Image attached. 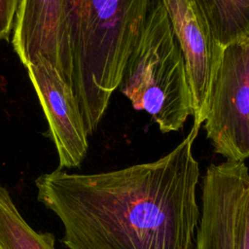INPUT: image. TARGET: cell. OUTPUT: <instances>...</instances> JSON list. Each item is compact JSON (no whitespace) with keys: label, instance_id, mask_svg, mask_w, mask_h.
I'll list each match as a JSON object with an SVG mask.
<instances>
[{"label":"cell","instance_id":"6da1fadb","mask_svg":"<svg viewBox=\"0 0 249 249\" xmlns=\"http://www.w3.org/2000/svg\"><path fill=\"white\" fill-rule=\"evenodd\" d=\"M199 125L151 162L95 174L57 168L35 180L37 199L62 223L68 249H196Z\"/></svg>","mask_w":249,"mask_h":249},{"label":"cell","instance_id":"8992f818","mask_svg":"<svg viewBox=\"0 0 249 249\" xmlns=\"http://www.w3.org/2000/svg\"><path fill=\"white\" fill-rule=\"evenodd\" d=\"M182 49L193 99L194 124L206 118L208 100L224 48L196 0H161Z\"/></svg>","mask_w":249,"mask_h":249},{"label":"cell","instance_id":"ba28073f","mask_svg":"<svg viewBox=\"0 0 249 249\" xmlns=\"http://www.w3.org/2000/svg\"><path fill=\"white\" fill-rule=\"evenodd\" d=\"M248 186L244 161L227 160L207 167L196 249H234L237 210Z\"/></svg>","mask_w":249,"mask_h":249},{"label":"cell","instance_id":"3957f363","mask_svg":"<svg viewBox=\"0 0 249 249\" xmlns=\"http://www.w3.org/2000/svg\"><path fill=\"white\" fill-rule=\"evenodd\" d=\"M118 89L163 133L179 130L193 115L185 57L161 0L150 1Z\"/></svg>","mask_w":249,"mask_h":249},{"label":"cell","instance_id":"7a4b0ae2","mask_svg":"<svg viewBox=\"0 0 249 249\" xmlns=\"http://www.w3.org/2000/svg\"><path fill=\"white\" fill-rule=\"evenodd\" d=\"M151 0H65L71 89L91 135L118 89Z\"/></svg>","mask_w":249,"mask_h":249},{"label":"cell","instance_id":"52a82bcc","mask_svg":"<svg viewBox=\"0 0 249 249\" xmlns=\"http://www.w3.org/2000/svg\"><path fill=\"white\" fill-rule=\"evenodd\" d=\"M26 69L49 124L48 136L55 146L58 168L78 167L88 152L89 134L71 88L45 61Z\"/></svg>","mask_w":249,"mask_h":249},{"label":"cell","instance_id":"277c9868","mask_svg":"<svg viewBox=\"0 0 249 249\" xmlns=\"http://www.w3.org/2000/svg\"><path fill=\"white\" fill-rule=\"evenodd\" d=\"M204 122L217 154L240 161L249 158V40L224 48Z\"/></svg>","mask_w":249,"mask_h":249},{"label":"cell","instance_id":"7c38bea8","mask_svg":"<svg viewBox=\"0 0 249 249\" xmlns=\"http://www.w3.org/2000/svg\"><path fill=\"white\" fill-rule=\"evenodd\" d=\"M18 3L19 0H0V41L9 39Z\"/></svg>","mask_w":249,"mask_h":249},{"label":"cell","instance_id":"30bf717a","mask_svg":"<svg viewBox=\"0 0 249 249\" xmlns=\"http://www.w3.org/2000/svg\"><path fill=\"white\" fill-rule=\"evenodd\" d=\"M0 249H56L51 232L36 231L21 216L9 191L0 185Z\"/></svg>","mask_w":249,"mask_h":249},{"label":"cell","instance_id":"9c48e42d","mask_svg":"<svg viewBox=\"0 0 249 249\" xmlns=\"http://www.w3.org/2000/svg\"><path fill=\"white\" fill-rule=\"evenodd\" d=\"M220 45L249 40V0H196Z\"/></svg>","mask_w":249,"mask_h":249},{"label":"cell","instance_id":"5b68a950","mask_svg":"<svg viewBox=\"0 0 249 249\" xmlns=\"http://www.w3.org/2000/svg\"><path fill=\"white\" fill-rule=\"evenodd\" d=\"M12 44L25 66L49 63L71 88L65 0H19Z\"/></svg>","mask_w":249,"mask_h":249},{"label":"cell","instance_id":"8fae6325","mask_svg":"<svg viewBox=\"0 0 249 249\" xmlns=\"http://www.w3.org/2000/svg\"><path fill=\"white\" fill-rule=\"evenodd\" d=\"M234 249H249V186L237 210Z\"/></svg>","mask_w":249,"mask_h":249}]
</instances>
